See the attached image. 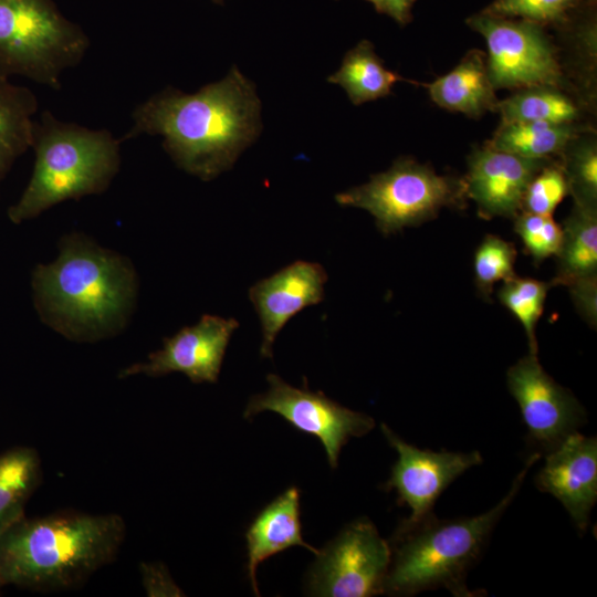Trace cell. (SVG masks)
<instances>
[{
  "mask_svg": "<svg viewBox=\"0 0 597 597\" xmlns=\"http://www.w3.org/2000/svg\"><path fill=\"white\" fill-rule=\"evenodd\" d=\"M255 85L237 66L192 94L174 87L154 94L133 112L122 142L161 136L163 147L184 171L203 181L232 168L262 130Z\"/></svg>",
  "mask_w": 597,
  "mask_h": 597,
  "instance_id": "cell-1",
  "label": "cell"
},
{
  "mask_svg": "<svg viewBox=\"0 0 597 597\" xmlns=\"http://www.w3.org/2000/svg\"><path fill=\"white\" fill-rule=\"evenodd\" d=\"M31 285L41 320L75 342L117 334L138 292L137 274L127 258L78 233L61 240L53 262L35 266Z\"/></svg>",
  "mask_w": 597,
  "mask_h": 597,
  "instance_id": "cell-2",
  "label": "cell"
},
{
  "mask_svg": "<svg viewBox=\"0 0 597 597\" xmlns=\"http://www.w3.org/2000/svg\"><path fill=\"white\" fill-rule=\"evenodd\" d=\"M125 535L116 513L23 516L0 534L3 583L41 591L75 588L115 559Z\"/></svg>",
  "mask_w": 597,
  "mask_h": 597,
  "instance_id": "cell-3",
  "label": "cell"
},
{
  "mask_svg": "<svg viewBox=\"0 0 597 597\" xmlns=\"http://www.w3.org/2000/svg\"><path fill=\"white\" fill-rule=\"evenodd\" d=\"M541 458L532 453L510 491L491 510L472 517L438 520L433 513L416 523L401 522L390 538V565L384 594L412 596L447 588L458 597L476 596L465 585L496 523L519 493L528 470Z\"/></svg>",
  "mask_w": 597,
  "mask_h": 597,
  "instance_id": "cell-4",
  "label": "cell"
},
{
  "mask_svg": "<svg viewBox=\"0 0 597 597\" xmlns=\"http://www.w3.org/2000/svg\"><path fill=\"white\" fill-rule=\"evenodd\" d=\"M121 138L107 129L62 122L50 111L34 119L31 178L8 218L22 223L70 199L103 193L121 167Z\"/></svg>",
  "mask_w": 597,
  "mask_h": 597,
  "instance_id": "cell-5",
  "label": "cell"
},
{
  "mask_svg": "<svg viewBox=\"0 0 597 597\" xmlns=\"http://www.w3.org/2000/svg\"><path fill=\"white\" fill-rule=\"evenodd\" d=\"M88 48L83 29L52 0H0V76L60 90L63 72L78 65Z\"/></svg>",
  "mask_w": 597,
  "mask_h": 597,
  "instance_id": "cell-6",
  "label": "cell"
},
{
  "mask_svg": "<svg viewBox=\"0 0 597 597\" xmlns=\"http://www.w3.org/2000/svg\"><path fill=\"white\" fill-rule=\"evenodd\" d=\"M467 199L463 177L439 175L411 157H399L368 182L335 196L341 206L368 211L385 235L431 220L442 208H463Z\"/></svg>",
  "mask_w": 597,
  "mask_h": 597,
  "instance_id": "cell-7",
  "label": "cell"
},
{
  "mask_svg": "<svg viewBox=\"0 0 597 597\" xmlns=\"http://www.w3.org/2000/svg\"><path fill=\"white\" fill-rule=\"evenodd\" d=\"M467 24L485 40L486 66L495 90L563 87V67L546 27L482 11L471 15Z\"/></svg>",
  "mask_w": 597,
  "mask_h": 597,
  "instance_id": "cell-8",
  "label": "cell"
},
{
  "mask_svg": "<svg viewBox=\"0 0 597 597\" xmlns=\"http://www.w3.org/2000/svg\"><path fill=\"white\" fill-rule=\"evenodd\" d=\"M308 570L307 591L325 597H368L384 594L390 565L389 542L362 517L348 524L323 549Z\"/></svg>",
  "mask_w": 597,
  "mask_h": 597,
  "instance_id": "cell-9",
  "label": "cell"
},
{
  "mask_svg": "<svg viewBox=\"0 0 597 597\" xmlns=\"http://www.w3.org/2000/svg\"><path fill=\"white\" fill-rule=\"evenodd\" d=\"M266 380L269 389L250 398L244 418L266 410L280 415L298 431L318 438L333 469L349 438L365 436L375 427L371 417L341 406L321 391L296 388L274 374Z\"/></svg>",
  "mask_w": 597,
  "mask_h": 597,
  "instance_id": "cell-10",
  "label": "cell"
},
{
  "mask_svg": "<svg viewBox=\"0 0 597 597\" xmlns=\"http://www.w3.org/2000/svg\"><path fill=\"white\" fill-rule=\"evenodd\" d=\"M506 383L540 454L555 449L586 422L583 406L544 370L537 355L528 354L511 366Z\"/></svg>",
  "mask_w": 597,
  "mask_h": 597,
  "instance_id": "cell-11",
  "label": "cell"
},
{
  "mask_svg": "<svg viewBox=\"0 0 597 597\" xmlns=\"http://www.w3.org/2000/svg\"><path fill=\"white\" fill-rule=\"evenodd\" d=\"M388 443L397 451L398 459L388 481L383 485L395 490L398 504L411 509L405 523H416L432 513L441 493L470 468L482 463L479 451L452 452L421 450L398 437L387 425H380Z\"/></svg>",
  "mask_w": 597,
  "mask_h": 597,
  "instance_id": "cell-12",
  "label": "cell"
},
{
  "mask_svg": "<svg viewBox=\"0 0 597 597\" xmlns=\"http://www.w3.org/2000/svg\"><path fill=\"white\" fill-rule=\"evenodd\" d=\"M238 327L234 318L206 314L197 324L165 338L163 347L150 353L146 362L122 369L118 378L158 377L178 371L196 384L217 383L226 349Z\"/></svg>",
  "mask_w": 597,
  "mask_h": 597,
  "instance_id": "cell-13",
  "label": "cell"
},
{
  "mask_svg": "<svg viewBox=\"0 0 597 597\" xmlns=\"http://www.w3.org/2000/svg\"><path fill=\"white\" fill-rule=\"evenodd\" d=\"M552 159L524 158L486 144L478 147L468 157L467 197L475 202L481 218L514 219L530 181Z\"/></svg>",
  "mask_w": 597,
  "mask_h": 597,
  "instance_id": "cell-14",
  "label": "cell"
},
{
  "mask_svg": "<svg viewBox=\"0 0 597 597\" xmlns=\"http://www.w3.org/2000/svg\"><path fill=\"white\" fill-rule=\"evenodd\" d=\"M536 488L556 498L579 533H585L597 501V439L579 432L567 436L546 453L535 476Z\"/></svg>",
  "mask_w": 597,
  "mask_h": 597,
  "instance_id": "cell-15",
  "label": "cell"
},
{
  "mask_svg": "<svg viewBox=\"0 0 597 597\" xmlns=\"http://www.w3.org/2000/svg\"><path fill=\"white\" fill-rule=\"evenodd\" d=\"M326 281L321 264L295 261L250 287L249 298L261 322L262 357L272 358L277 334L294 315L324 300Z\"/></svg>",
  "mask_w": 597,
  "mask_h": 597,
  "instance_id": "cell-16",
  "label": "cell"
},
{
  "mask_svg": "<svg viewBox=\"0 0 597 597\" xmlns=\"http://www.w3.org/2000/svg\"><path fill=\"white\" fill-rule=\"evenodd\" d=\"M248 563L247 573L252 589L259 596L258 566L292 546H303L315 555L318 549L302 536L300 520V490L289 488L258 513L245 532Z\"/></svg>",
  "mask_w": 597,
  "mask_h": 597,
  "instance_id": "cell-17",
  "label": "cell"
},
{
  "mask_svg": "<svg viewBox=\"0 0 597 597\" xmlns=\"http://www.w3.org/2000/svg\"><path fill=\"white\" fill-rule=\"evenodd\" d=\"M425 86L436 105L471 118L496 112L500 101L489 76L485 54L476 49L468 51L450 72Z\"/></svg>",
  "mask_w": 597,
  "mask_h": 597,
  "instance_id": "cell-18",
  "label": "cell"
},
{
  "mask_svg": "<svg viewBox=\"0 0 597 597\" xmlns=\"http://www.w3.org/2000/svg\"><path fill=\"white\" fill-rule=\"evenodd\" d=\"M563 238L552 286L597 275V205L574 202L564 220Z\"/></svg>",
  "mask_w": 597,
  "mask_h": 597,
  "instance_id": "cell-19",
  "label": "cell"
},
{
  "mask_svg": "<svg viewBox=\"0 0 597 597\" xmlns=\"http://www.w3.org/2000/svg\"><path fill=\"white\" fill-rule=\"evenodd\" d=\"M398 81H406L388 70L368 40L346 52L337 72L327 82L342 86L354 105H362L391 94Z\"/></svg>",
  "mask_w": 597,
  "mask_h": 597,
  "instance_id": "cell-20",
  "label": "cell"
},
{
  "mask_svg": "<svg viewBox=\"0 0 597 597\" xmlns=\"http://www.w3.org/2000/svg\"><path fill=\"white\" fill-rule=\"evenodd\" d=\"M38 100L33 92L0 76V181L32 143Z\"/></svg>",
  "mask_w": 597,
  "mask_h": 597,
  "instance_id": "cell-21",
  "label": "cell"
},
{
  "mask_svg": "<svg viewBox=\"0 0 597 597\" xmlns=\"http://www.w3.org/2000/svg\"><path fill=\"white\" fill-rule=\"evenodd\" d=\"M586 129L577 124L501 122L485 144L493 149L524 158L552 159L559 156L572 138Z\"/></svg>",
  "mask_w": 597,
  "mask_h": 597,
  "instance_id": "cell-22",
  "label": "cell"
},
{
  "mask_svg": "<svg viewBox=\"0 0 597 597\" xmlns=\"http://www.w3.org/2000/svg\"><path fill=\"white\" fill-rule=\"evenodd\" d=\"M41 480L35 449L18 446L0 454V534L24 516L27 502Z\"/></svg>",
  "mask_w": 597,
  "mask_h": 597,
  "instance_id": "cell-23",
  "label": "cell"
},
{
  "mask_svg": "<svg viewBox=\"0 0 597 597\" xmlns=\"http://www.w3.org/2000/svg\"><path fill=\"white\" fill-rule=\"evenodd\" d=\"M496 112L501 122H544L551 124H577L580 108L558 86L540 85L514 91L499 101Z\"/></svg>",
  "mask_w": 597,
  "mask_h": 597,
  "instance_id": "cell-24",
  "label": "cell"
},
{
  "mask_svg": "<svg viewBox=\"0 0 597 597\" xmlns=\"http://www.w3.org/2000/svg\"><path fill=\"white\" fill-rule=\"evenodd\" d=\"M574 202L597 205V142L590 128L572 138L557 157Z\"/></svg>",
  "mask_w": 597,
  "mask_h": 597,
  "instance_id": "cell-25",
  "label": "cell"
},
{
  "mask_svg": "<svg viewBox=\"0 0 597 597\" xmlns=\"http://www.w3.org/2000/svg\"><path fill=\"white\" fill-rule=\"evenodd\" d=\"M551 282L513 277L501 286L500 302L520 321L528 339L530 354L537 355L535 326L541 317Z\"/></svg>",
  "mask_w": 597,
  "mask_h": 597,
  "instance_id": "cell-26",
  "label": "cell"
},
{
  "mask_svg": "<svg viewBox=\"0 0 597 597\" xmlns=\"http://www.w3.org/2000/svg\"><path fill=\"white\" fill-rule=\"evenodd\" d=\"M516 249L513 243L498 235L488 234L474 253V277L481 295L489 300L496 282L516 276L514 264Z\"/></svg>",
  "mask_w": 597,
  "mask_h": 597,
  "instance_id": "cell-27",
  "label": "cell"
},
{
  "mask_svg": "<svg viewBox=\"0 0 597 597\" xmlns=\"http://www.w3.org/2000/svg\"><path fill=\"white\" fill-rule=\"evenodd\" d=\"M591 0H493L482 12L522 19L547 27L564 25L574 12Z\"/></svg>",
  "mask_w": 597,
  "mask_h": 597,
  "instance_id": "cell-28",
  "label": "cell"
},
{
  "mask_svg": "<svg viewBox=\"0 0 597 597\" xmlns=\"http://www.w3.org/2000/svg\"><path fill=\"white\" fill-rule=\"evenodd\" d=\"M569 195V188L557 158L548 161L530 181L521 205V212L552 216Z\"/></svg>",
  "mask_w": 597,
  "mask_h": 597,
  "instance_id": "cell-29",
  "label": "cell"
},
{
  "mask_svg": "<svg viewBox=\"0 0 597 597\" xmlns=\"http://www.w3.org/2000/svg\"><path fill=\"white\" fill-rule=\"evenodd\" d=\"M514 231L535 263H541L559 251L563 230L552 216L520 212L514 218Z\"/></svg>",
  "mask_w": 597,
  "mask_h": 597,
  "instance_id": "cell-30",
  "label": "cell"
},
{
  "mask_svg": "<svg viewBox=\"0 0 597 597\" xmlns=\"http://www.w3.org/2000/svg\"><path fill=\"white\" fill-rule=\"evenodd\" d=\"M566 286L578 313L595 328L597 324V275L575 280Z\"/></svg>",
  "mask_w": 597,
  "mask_h": 597,
  "instance_id": "cell-31",
  "label": "cell"
},
{
  "mask_svg": "<svg viewBox=\"0 0 597 597\" xmlns=\"http://www.w3.org/2000/svg\"><path fill=\"white\" fill-rule=\"evenodd\" d=\"M139 573L145 593L149 597L180 596V588L171 579L165 565L160 563H140Z\"/></svg>",
  "mask_w": 597,
  "mask_h": 597,
  "instance_id": "cell-32",
  "label": "cell"
},
{
  "mask_svg": "<svg viewBox=\"0 0 597 597\" xmlns=\"http://www.w3.org/2000/svg\"><path fill=\"white\" fill-rule=\"evenodd\" d=\"M380 14H386L398 24L406 25L412 20V7L417 0H366Z\"/></svg>",
  "mask_w": 597,
  "mask_h": 597,
  "instance_id": "cell-33",
  "label": "cell"
},
{
  "mask_svg": "<svg viewBox=\"0 0 597 597\" xmlns=\"http://www.w3.org/2000/svg\"><path fill=\"white\" fill-rule=\"evenodd\" d=\"M2 586H4V583H3V579H2V576H1V573H0V589H1Z\"/></svg>",
  "mask_w": 597,
  "mask_h": 597,
  "instance_id": "cell-34",
  "label": "cell"
},
{
  "mask_svg": "<svg viewBox=\"0 0 597 597\" xmlns=\"http://www.w3.org/2000/svg\"><path fill=\"white\" fill-rule=\"evenodd\" d=\"M214 3L217 4H222L223 3V0H212Z\"/></svg>",
  "mask_w": 597,
  "mask_h": 597,
  "instance_id": "cell-35",
  "label": "cell"
}]
</instances>
